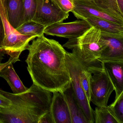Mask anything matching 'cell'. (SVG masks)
Here are the masks:
<instances>
[{"label":"cell","instance_id":"1","mask_svg":"<svg viewBox=\"0 0 123 123\" xmlns=\"http://www.w3.org/2000/svg\"><path fill=\"white\" fill-rule=\"evenodd\" d=\"M26 49L25 62L33 83L52 93H62L70 86L67 51L58 42L43 35L33 40Z\"/></svg>","mask_w":123,"mask_h":123},{"label":"cell","instance_id":"2","mask_svg":"<svg viewBox=\"0 0 123 123\" xmlns=\"http://www.w3.org/2000/svg\"><path fill=\"white\" fill-rule=\"evenodd\" d=\"M0 93L9 98L8 108H0V123H38L49 112L53 93L33 83L24 92L15 94L0 89Z\"/></svg>","mask_w":123,"mask_h":123},{"label":"cell","instance_id":"3","mask_svg":"<svg viewBox=\"0 0 123 123\" xmlns=\"http://www.w3.org/2000/svg\"><path fill=\"white\" fill-rule=\"evenodd\" d=\"M106 46L100 30L92 26L79 37L69 39L63 47L72 50V53L92 74L102 68L99 59Z\"/></svg>","mask_w":123,"mask_h":123},{"label":"cell","instance_id":"4","mask_svg":"<svg viewBox=\"0 0 123 123\" xmlns=\"http://www.w3.org/2000/svg\"><path fill=\"white\" fill-rule=\"evenodd\" d=\"M66 59L73 95L89 123H94L93 110L87 98L80 80V63L71 52H67Z\"/></svg>","mask_w":123,"mask_h":123},{"label":"cell","instance_id":"5","mask_svg":"<svg viewBox=\"0 0 123 123\" xmlns=\"http://www.w3.org/2000/svg\"><path fill=\"white\" fill-rule=\"evenodd\" d=\"M0 13L5 29L3 49L6 54L10 57L14 58L17 62L20 61L19 57L22 52L26 49L29 42L37 37L22 35L10 25L7 19L5 8L1 0H0Z\"/></svg>","mask_w":123,"mask_h":123},{"label":"cell","instance_id":"6","mask_svg":"<svg viewBox=\"0 0 123 123\" xmlns=\"http://www.w3.org/2000/svg\"><path fill=\"white\" fill-rule=\"evenodd\" d=\"M113 91V84L103 66L101 69L92 74L90 81V102L97 107L107 106L109 99Z\"/></svg>","mask_w":123,"mask_h":123},{"label":"cell","instance_id":"7","mask_svg":"<svg viewBox=\"0 0 123 123\" xmlns=\"http://www.w3.org/2000/svg\"><path fill=\"white\" fill-rule=\"evenodd\" d=\"M36 10L32 20L45 28L67 19L69 13L62 11L54 0H37Z\"/></svg>","mask_w":123,"mask_h":123},{"label":"cell","instance_id":"8","mask_svg":"<svg viewBox=\"0 0 123 123\" xmlns=\"http://www.w3.org/2000/svg\"><path fill=\"white\" fill-rule=\"evenodd\" d=\"M92 26L86 20H77L54 24L46 27L44 32L49 36L72 39L80 36Z\"/></svg>","mask_w":123,"mask_h":123},{"label":"cell","instance_id":"9","mask_svg":"<svg viewBox=\"0 0 123 123\" xmlns=\"http://www.w3.org/2000/svg\"><path fill=\"white\" fill-rule=\"evenodd\" d=\"M106 46L99 60L123 62V33L111 34L101 32Z\"/></svg>","mask_w":123,"mask_h":123},{"label":"cell","instance_id":"10","mask_svg":"<svg viewBox=\"0 0 123 123\" xmlns=\"http://www.w3.org/2000/svg\"><path fill=\"white\" fill-rule=\"evenodd\" d=\"M74 8L72 11L75 16L79 20L91 18H99L114 23L123 24L120 21L100 10L91 0H74Z\"/></svg>","mask_w":123,"mask_h":123},{"label":"cell","instance_id":"11","mask_svg":"<svg viewBox=\"0 0 123 123\" xmlns=\"http://www.w3.org/2000/svg\"><path fill=\"white\" fill-rule=\"evenodd\" d=\"M49 112L53 123H72L68 105L62 93H53Z\"/></svg>","mask_w":123,"mask_h":123},{"label":"cell","instance_id":"12","mask_svg":"<svg viewBox=\"0 0 123 123\" xmlns=\"http://www.w3.org/2000/svg\"><path fill=\"white\" fill-rule=\"evenodd\" d=\"M101 64L113 84L116 98L123 92V62H104Z\"/></svg>","mask_w":123,"mask_h":123},{"label":"cell","instance_id":"13","mask_svg":"<svg viewBox=\"0 0 123 123\" xmlns=\"http://www.w3.org/2000/svg\"><path fill=\"white\" fill-rule=\"evenodd\" d=\"M7 19L14 28L21 25L23 18V0H6L4 6Z\"/></svg>","mask_w":123,"mask_h":123},{"label":"cell","instance_id":"14","mask_svg":"<svg viewBox=\"0 0 123 123\" xmlns=\"http://www.w3.org/2000/svg\"><path fill=\"white\" fill-rule=\"evenodd\" d=\"M62 93L68 105L72 123H89L75 99L71 85Z\"/></svg>","mask_w":123,"mask_h":123},{"label":"cell","instance_id":"15","mask_svg":"<svg viewBox=\"0 0 123 123\" xmlns=\"http://www.w3.org/2000/svg\"><path fill=\"white\" fill-rule=\"evenodd\" d=\"M13 62L6 66L0 72V77L7 82L13 93L18 94L27 91L28 88L24 85L13 68Z\"/></svg>","mask_w":123,"mask_h":123},{"label":"cell","instance_id":"16","mask_svg":"<svg viewBox=\"0 0 123 123\" xmlns=\"http://www.w3.org/2000/svg\"><path fill=\"white\" fill-rule=\"evenodd\" d=\"M85 20L91 26L99 29L101 32L111 34L123 33V24L95 17L88 18Z\"/></svg>","mask_w":123,"mask_h":123},{"label":"cell","instance_id":"17","mask_svg":"<svg viewBox=\"0 0 123 123\" xmlns=\"http://www.w3.org/2000/svg\"><path fill=\"white\" fill-rule=\"evenodd\" d=\"M93 1L100 10L123 22V13L119 8L117 0H93Z\"/></svg>","mask_w":123,"mask_h":123},{"label":"cell","instance_id":"18","mask_svg":"<svg viewBox=\"0 0 123 123\" xmlns=\"http://www.w3.org/2000/svg\"><path fill=\"white\" fill-rule=\"evenodd\" d=\"M45 28L43 25L31 20L21 24L16 29L22 35L38 37L44 35Z\"/></svg>","mask_w":123,"mask_h":123},{"label":"cell","instance_id":"19","mask_svg":"<svg viewBox=\"0 0 123 123\" xmlns=\"http://www.w3.org/2000/svg\"><path fill=\"white\" fill-rule=\"evenodd\" d=\"M94 123H119L111 111L106 106L98 107L96 106L93 110Z\"/></svg>","mask_w":123,"mask_h":123},{"label":"cell","instance_id":"20","mask_svg":"<svg viewBox=\"0 0 123 123\" xmlns=\"http://www.w3.org/2000/svg\"><path fill=\"white\" fill-rule=\"evenodd\" d=\"M92 74L91 72L80 63V80L87 98L90 103V81Z\"/></svg>","mask_w":123,"mask_h":123},{"label":"cell","instance_id":"21","mask_svg":"<svg viewBox=\"0 0 123 123\" xmlns=\"http://www.w3.org/2000/svg\"><path fill=\"white\" fill-rule=\"evenodd\" d=\"M108 106L119 123H123V92Z\"/></svg>","mask_w":123,"mask_h":123},{"label":"cell","instance_id":"22","mask_svg":"<svg viewBox=\"0 0 123 123\" xmlns=\"http://www.w3.org/2000/svg\"><path fill=\"white\" fill-rule=\"evenodd\" d=\"M37 5V0H23V18L21 24L32 20L36 12Z\"/></svg>","mask_w":123,"mask_h":123},{"label":"cell","instance_id":"23","mask_svg":"<svg viewBox=\"0 0 123 123\" xmlns=\"http://www.w3.org/2000/svg\"><path fill=\"white\" fill-rule=\"evenodd\" d=\"M58 7L65 12H72L74 8V0H54Z\"/></svg>","mask_w":123,"mask_h":123},{"label":"cell","instance_id":"24","mask_svg":"<svg viewBox=\"0 0 123 123\" xmlns=\"http://www.w3.org/2000/svg\"><path fill=\"white\" fill-rule=\"evenodd\" d=\"M5 37L4 24L1 14L0 13V62L4 59L6 53L3 48V42Z\"/></svg>","mask_w":123,"mask_h":123},{"label":"cell","instance_id":"25","mask_svg":"<svg viewBox=\"0 0 123 123\" xmlns=\"http://www.w3.org/2000/svg\"><path fill=\"white\" fill-rule=\"evenodd\" d=\"M11 101L9 98L0 93V108H8L11 105Z\"/></svg>","mask_w":123,"mask_h":123},{"label":"cell","instance_id":"26","mask_svg":"<svg viewBox=\"0 0 123 123\" xmlns=\"http://www.w3.org/2000/svg\"><path fill=\"white\" fill-rule=\"evenodd\" d=\"M53 123L50 112H49L41 117L38 123Z\"/></svg>","mask_w":123,"mask_h":123},{"label":"cell","instance_id":"27","mask_svg":"<svg viewBox=\"0 0 123 123\" xmlns=\"http://www.w3.org/2000/svg\"><path fill=\"white\" fill-rule=\"evenodd\" d=\"M17 62V60H16L14 58L10 57L8 61H7L5 63H1L0 62V72L6 66L10 63L11 62H13V63H15Z\"/></svg>","mask_w":123,"mask_h":123},{"label":"cell","instance_id":"28","mask_svg":"<svg viewBox=\"0 0 123 123\" xmlns=\"http://www.w3.org/2000/svg\"><path fill=\"white\" fill-rule=\"evenodd\" d=\"M117 2L120 11L123 13V0H117Z\"/></svg>","mask_w":123,"mask_h":123},{"label":"cell","instance_id":"29","mask_svg":"<svg viewBox=\"0 0 123 123\" xmlns=\"http://www.w3.org/2000/svg\"><path fill=\"white\" fill-rule=\"evenodd\" d=\"M2 1V3L3 5V6H5V4L6 0H1Z\"/></svg>","mask_w":123,"mask_h":123},{"label":"cell","instance_id":"30","mask_svg":"<svg viewBox=\"0 0 123 123\" xmlns=\"http://www.w3.org/2000/svg\"></svg>","mask_w":123,"mask_h":123}]
</instances>
